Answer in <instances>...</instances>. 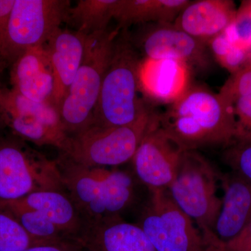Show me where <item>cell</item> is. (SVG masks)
Wrapping results in <instances>:
<instances>
[{"mask_svg": "<svg viewBox=\"0 0 251 251\" xmlns=\"http://www.w3.org/2000/svg\"><path fill=\"white\" fill-rule=\"evenodd\" d=\"M224 251H251V223L239 235L224 244Z\"/></svg>", "mask_w": 251, "mask_h": 251, "instance_id": "obj_29", "label": "cell"}, {"mask_svg": "<svg viewBox=\"0 0 251 251\" xmlns=\"http://www.w3.org/2000/svg\"><path fill=\"white\" fill-rule=\"evenodd\" d=\"M237 11L234 1L229 0L191 1L173 24L208 45L233 23Z\"/></svg>", "mask_w": 251, "mask_h": 251, "instance_id": "obj_16", "label": "cell"}, {"mask_svg": "<svg viewBox=\"0 0 251 251\" xmlns=\"http://www.w3.org/2000/svg\"><path fill=\"white\" fill-rule=\"evenodd\" d=\"M56 161L64 189L85 223L122 217L134 202V179L128 172L81 166L61 153Z\"/></svg>", "mask_w": 251, "mask_h": 251, "instance_id": "obj_2", "label": "cell"}, {"mask_svg": "<svg viewBox=\"0 0 251 251\" xmlns=\"http://www.w3.org/2000/svg\"><path fill=\"white\" fill-rule=\"evenodd\" d=\"M10 68L13 90L32 101L54 105L55 81L45 45L29 50Z\"/></svg>", "mask_w": 251, "mask_h": 251, "instance_id": "obj_15", "label": "cell"}, {"mask_svg": "<svg viewBox=\"0 0 251 251\" xmlns=\"http://www.w3.org/2000/svg\"><path fill=\"white\" fill-rule=\"evenodd\" d=\"M231 41L251 52V1H244L233 23L224 31Z\"/></svg>", "mask_w": 251, "mask_h": 251, "instance_id": "obj_26", "label": "cell"}, {"mask_svg": "<svg viewBox=\"0 0 251 251\" xmlns=\"http://www.w3.org/2000/svg\"><path fill=\"white\" fill-rule=\"evenodd\" d=\"M145 58L171 59L184 63L196 70L206 71L211 58L207 44L197 40L173 23H151L144 27L135 40Z\"/></svg>", "mask_w": 251, "mask_h": 251, "instance_id": "obj_12", "label": "cell"}, {"mask_svg": "<svg viewBox=\"0 0 251 251\" xmlns=\"http://www.w3.org/2000/svg\"><path fill=\"white\" fill-rule=\"evenodd\" d=\"M154 112L133 125L105 127L90 126L68 138L61 153L77 164L91 168L115 167L131 161Z\"/></svg>", "mask_w": 251, "mask_h": 251, "instance_id": "obj_9", "label": "cell"}, {"mask_svg": "<svg viewBox=\"0 0 251 251\" xmlns=\"http://www.w3.org/2000/svg\"><path fill=\"white\" fill-rule=\"evenodd\" d=\"M4 69H3L2 67L0 66V75H1V73H2L3 71H4ZM1 90H2V88L1 87V85H0V94H1Z\"/></svg>", "mask_w": 251, "mask_h": 251, "instance_id": "obj_32", "label": "cell"}, {"mask_svg": "<svg viewBox=\"0 0 251 251\" xmlns=\"http://www.w3.org/2000/svg\"><path fill=\"white\" fill-rule=\"evenodd\" d=\"M0 209L14 216L38 244L69 240L54 225L38 211L15 202H0Z\"/></svg>", "mask_w": 251, "mask_h": 251, "instance_id": "obj_22", "label": "cell"}, {"mask_svg": "<svg viewBox=\"0 0 251 251\" xmlns=\"http://www.w3.org/2000/svg\"><path fill=\"white\" fill-rule=\"evenodd\" d=\"M191 69L184 63L171 59H141L140 91L155 102L175 101L189 87Z\"/></svg>", "mask_w": 251, "mask_h": 251, "instance_id": "obj_17", "label": "cell"}, {"mask_svg": "<svg viewBox=\"0 0 251 251\" xmlns=\"http://www.w3.org/2000/svg\"><path fill=\"white\" fill-rule=\"evenodd\" d=\"M0 119L18 138L38 146L62 151L69 137L63 128L59 110L51 103H37L13 90L0 94Z\"/></svg>", "mask_w": 251, "mask_h": 251, "instance_id": "obj_10", "label": "cell"}, {"mask_svg": "<svg viewBox=\"0 0 251 251\" xmlns=\"http://www.w3.org/2000/svg\"><path fill=\"white\" fill-rule=\"evenodd\" d=\"M184 151L160 126L153 113L131 160L137 178L149 191L168 190L175 179Z\"/></svg>", "mask_w": 251, "mask_h": 251, "instance_id": "obj_11", "label": "cell"}, {"mask_svg": "<svg viewBox=\"0 0 251 251\" xmlns=\"http://www.w3.org/2000/svg\"><path fill=\"white\" fill-rule=\"evenodd\" d=\"M15 3V0L0 1V22L9 16Z\"/></svg>", "mask_w": 251, "mask_h": 251, "instance_id": "obj_31", "label": "cell"}, {"mask_svg": "<svg viewBox=\"0 0 251 251\" xmlns=\"http://www.w3.org/2000/svg\"><path fill=\"white\" fill-rule=\"evenodd\" d=\"M219 93L228 103L239 97L251 96V60L232 74Z\"/></svg>", "mask_w": 251, "mask_h": 251, "instance_id": "obj_27", "label": "cell"}, {"mask_svg": "<svg viewBox=\"0 0 251 251\" xmlns=\"http://www.w3.org/2000/svg\"><path fill=\"white\" fill-rule=\"evenodd\" d=\"M36 244L14 216L0 211V251H23Z\"/></svg>", "mask_w": 251, "mask_h": 251, "instance_id": "obj_24", "label": "cell"}, {"mask_svg": "<svg viewBox=\"0 0 251 251\" xmlns=\"http://www.w3.org/2000/svg\"><path fill=\"white\" fill-rule=\"evenodd\" d=\"M228 103L232 107L235 119L237 126L235 139H251V96L239 97Z\"/></svg>", "mask_w": 251, "mask_h": 251, "instance_id": "obj_28", "label": "cell"}, {"mask_svg": "<svg viewBox=\"0 0 251 251\" xmlns=\"http://www.w3.org/2000/svg\"><path fill=\"white\" fill-rule=\"evenodd\" d=\"M189 0H119L114 19L120 29L150 23H173Z\"/></svg>", "mask_w": 251, "mask_h": 251, "instance_id": "obj_20", "label": "cell"}, {"mask_svg": "<svg viewBox=\"0 0 251 251\" xmlns=\"http://www.w3.org/2000/svg\"><path fill=\"white\" fill-rule=\"evenodd\" d=\"M81 248L69 240L36 244L23 251H80Z\"/></svg>", "mask_w": 251, "mask_h": 251, "instance_id": "obj_30", "label": "cell"}, {"mask_svg": "<svg viewBox=\"0 0 251 251\" xmlns=\"http://www.w3.org/2000/svg\"><path fill=\"white\" fill-rule=\"evenodd\" d=\"M20 138H0V202L38 191H64L57 161L33 150Z\"/></svg>", "mask_w": 251, "mask_h": 251, "instance_id": "obj_7", "label": "cell"}, {"mask_svg": "<svg viewBox=\"0 0 251 251\" xmlns=\"http://www.w3.org/2000/svg\"><path fill=\"white\" fill-rule=\"evenodd\" d=\"M69 0H15L0 22V66L11 67L25 52L44 46L67 21Z\"/></svg>", "mask_w": 251, "mask_h": 251, "instance_id": "obj_4", "label": "cell"}, {"mask_svg": "<svg viewBox=\"0 0 251 251\" xmlns=\"http://www.w3.org/2000/svg\"><path fill=\"white\" fill-rule=\"evenodd\" d=\"M74 242L86 251H156L139 225L122 217L85 223Z\"/></svg>", "mask_w": 251, "mask_h": 251, "instance_id": "obj_13", "label": "cell"}, {"mask_svg": "<svg viewBox=\"0 0 251 251\" xmlns=\"http://www.w3.org/2000/svg\"><path fill=\"white\" fill-rule=\"evenodd\" d=\"M219 176L201 153L188 150L183 152L175 179L168 189L178 207L212 240H220L215 234L222 207V199L217 195Z\"/></svg>", "mask_w": 251, "mask_h": 251, "instance_id": "obj_6", "label": "cell"}, {"mask_svg": "<svg viewBox=\"0 0 251 251\" xmlns=\"http://www.w3.org/2000/svg\"><path fill=\"white\" fill-rule=\"evenodd\" d=\"M149 192L137 224L156 251H224V243L206 237L175 204L168 190Z\"/></svg>", "mask_w": 251, "mask_h": 251, "instance_id": "obj_8", "label": "cell"}, {"mask_svg": "<svg viewBox=\"0 0 251 251\" xmlns=\"http://www.w3.org/2000/svg\"><path fill=\"white\" fill-rule=\"evenodd\" d=\"M208 46L218 62L232 74L245 67L251 59V51L234 44L224 32L211 41Z\"/></svg>", "mask_w": 251, "mask_h": 251, "instance_id": "obj_23", "label": "cell"}, {"mask_svg": "<svg viewBox=\"0 0 251 251\" xmlns=\"http://www.w3.org/2000/svg\"><path fill=\"white\" fill-rule=\"evenodd\" d=\"M119 0H78L71 6L66 23L73 30L89 36L107 30Z\"/></svg>", "mask_w": 251, "mask_h": 251, "instance_id": "obj_21", "label": "cell"}, {"mask_svg": "<svg viewBox=\"0 0 251 251\" xmlns=\"http://www.w3.org/2000/svg\"><path fill=\"white\" fill-rule=\"evenodd\" d=\"M120 29L108 28L87 36L83 60L59 108L63 128L68 137L92 125L104 74Z\"/></svg>", "mask_w": 251, "mask_h": 251, "instance_id": "obj_5", "label": "cell"}, {"mask_svg": "<svg viewBox=\"0 0 251 251\" xmlns=\"http://www.w3.org/2000/svg\"><path fill=\"white\" fill-rule=\"evenodd\" d=\"M140 62L128 29H120L104 74L92 126H125L151 112L139 97Z\"/></svg>", "mask_w": 251, "mask_h": 251, "instance_id": "obj_3", "label": "cell"}, {"mask_svg": "<svg viewBox=\"0 0 251 251\" xmlns=\"http://www.w3.org/2000/svg\"><path fill=\"white\" fill-rule=\"evenodd\" d=\"M224 159L231 171L251 183V139L234 140L225 148Z\"/></svg>", "mask_w": 251, "mask_h": 251, "instance_id": "obj_25", "label": "cell"}, {"mask_svg": "<svg viewBox=\"0 0 251 251\" xmlns=\"http://www.w3.org/2000/svg\"><path fill=\"white\" fill-rule=\"evenodd\" d=\"M219 180L224 194L215 234L226 244L251 223V183L232 171L220 175Z\"/></svg>", "mask_w": 251, "mask_h": 251, "instance_id": "obj_18", "label": "cell"}, {"mask_svg": "<svg viewBox=\"0 0 251 251\" xmlns=\"http://www.w3.org/2000/svg\"><path fill=\"white\" fill-rule=\"evenodd\" d=\"M87 40L79 31L60 27L45 44L55 81L53 104L59 110L83 60Z\"/></svg>", "mask_w": 251, "mask_h": 251, "instance_id": "obj_14", "label": "cell"}, {"mask_svg": "<svg viewBox=\"0 0 251 251\" xmlns=\"http://www.w3.org/2000/svg\"><path fill=\"white\" fill-rule=\"evenodd\" d=\"M12 202L40 213L67 239L74 242L85 226L75 204L64 191H38Z\"/></svg>", "mask_w": 251, "mask_h": 251, "instance_id": "obj_19", "label": "cell"}, {"mask_svg": "<svg viewBox=\"0 0 251 251\" xmlns=\"http://www.w3.org/2000/svg\"><path fill=\"white\" fill-rule=\"evenodd\" d=\"M157 117L160 126L184 151L205 147L225 148L237 136L231 105L220 93L202 86L190 85Z\"/></svg>", "mask_w": 251, "mask_h": 251, "instance_id": "obj_1", "label": "cell"}]
</instances>
